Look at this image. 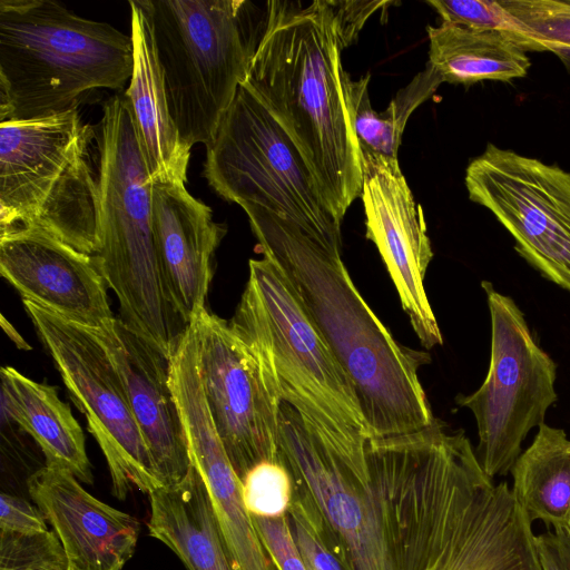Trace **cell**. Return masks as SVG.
Returning a JSON list of instances; mask_svg holds the SVG:
<instances>
[{
	"label": "cell",
	"mask_w": 570,
	"mask_h": 570,
	"mask_svg": "<svg viewBox=\"0 0 570 570\" xmlns=\"http://www.w3.org/2000/svg\"><path fill=\"white\" fill-rule=\"evenodd\" d=\"M95 136L78 109L0 122V234L38 230L96 255L100 185L91 167Z\"/></svg>",
	"instance_id": "obj_8"
},
{
	"label": "cell",
	"mask_w": 570,
	"mask_h": 570,
	"mask_svg": "<svg viewBox=\"0 0 570 570\" xmlns=\"http://www.w3.org/2000/svg\"><path fill=\"white\" fill-rule=\"evenodd\" d=\"M242 208L263 257L286 277L351 379L370 439L431 425L435 417L419 377L430 355L400 344L365 302L343 262L342 237L315 236L257 206Z\"/></svg>",
	"instance_id": "obj_2"
},
{
	"label": "cell",
	"mask_w": 570,
	"mask_h": 570,
	"mask_svg": "<svg viewBox=\"0 0 570 570\" xmlns=\"http://www.w3.org/2000/svg\"><path fill=\"white\" fill-rule=\"evenodd\" d=\"M279 454L295 488L318 510L348 570H393L367 461L326 445L287 404H281Z\"/></svg>",
	"instance_id": "obj_13"
},
{
	"label": "cell",
	"mask_w": 570,
	"mask_h": 570,
	"mask_svg": "<svg viewBox=\"0 0 570 570\" xmlns=\"http://www.w3.org/2000/svg\"><path fill=\"white\" fill-rule=\"evenodd\" d=\"M203 392L230 464L240 479L279 458L281 404L229 321L205 309L194 321Z\"/></svg>",
	"instance_id": "obj_14"
},
{
	"label": "cell",
	"mask_w": 570,
	"mask_h": 570,
	"mask_svg": "<svg viewBox=\"0 0 570 570\" xmlns=\"http://www.w3.org/2000/svg\"><path fill=\"white\" fill-rule=\"evenodd\" d=\"M48 530L46 518L38 507L20 497L1 493L0 531L31 533Z\"/></svg>",
	"instance_id": "obj_33"
},
{
	"label": "cell",
	"mask_w": 570,
	"mask_h": 570,
	"mask_svg": "<svg viewBox=\"0 0 570 570\" xmlns=\"http://www.w3.org/2000/svg\"><path fill=\"white\" fill-rule=\"evenodd\" d=\"M153 223L169 302L186 325L206 308L214 254L227 228L185 184L153 181Z\"/></svg>",
	"instance_id": "obj_20"
},
{
	"label": "cell",
	"mask_w": 570,
	"mask_h": 570,
	"mask_svg": "<svg viewBox=\"0 0 570 570\" xmlns=\"http://www.w3.org/2000/svg\"><path fill=\"white\" fill-rule=\"evenodd\" d=\"M371 73L357 80L344 71L343 92L351 122L361 150L389 158H397L399 147L411 114L431 98L443 82L438 72L426 63L404 88L400 89L387 108L376 112L368 95Z\"/></svg>",
	"instance_id": "obj_26"
},
{
	"label": "cell",
	"mask_w": 570,
	"mask_h": 570,
	"mask_svg": "<svg viewBox=\"0 0 570 570\" xmlns=\"http://www.w3.org/2000/svg\"><path fill=\"white\" fill-rule=\"evenodd\" d=\"M99 185L101 242L95 255L119 302V318L168 360L188 325L167 296L153 223V178L122 92L102 105Z\"/></svg>",
	"instance_id": "obj_6"
},
{
	"label": "cell",
	"mask_w": 570,
	"mask_h": 570,
	"mask_svg": "<svg viewBox=\"0 0 570 570\" xmlns=\"http://www.w3.org/2000/svg\"><path fill=\"white\" fill-rule=\"evenodd\" d=\"M189 449L200 473L235 570H277L247 511L242 481L234 471L214 425L199 372L194 365L175 370L170 377Z\"/></svg>",
	"instance_id": "obj_18"
},
{
	"label": "cell",
	"mask_w": 570,
	"mask_h": 570,
	"mask_svg": "<svg viewBox=\"0 0 570 570\" xmlns=\"http://www.w3.org/2000/svg\"><path fill=\"white\" fill-rule=\"evenodd\" d=\"M169 114L183 145L206 147L246 80L266 21L248 0H149Z\"/></svg>",
	"instance_id": "obj_7"
},
{
	"label": "cell",
	"mask_w": 570,
	"mask_h": 570,
	"mask_svg": "<svg viewBox=\"0 0 570 570\" xmlns=\"http://www.w3.org/2000/svg\"><path fill=\"white\" fill-rule=\"evenodd\" d=\"M328 1L334 13L336 32L342 49L354 41L366 20L380 7L393 3L391 1Z\"/></svg>",
	"instance_id": "obj_34"
},
{
	"label": "cell",
	"mask_w": 570,
	"mask_h": 570,
	"mask_svg": "<svg viewBox=\"0 0 570 570\" xmlns=\"http://www.w3.org/2000/svg\"><path fill=\"white\" fill-rule=\"evenodd\" d=\"M149 499V534L187 570H235L207 487L193 464L181 481L151 491Z\"/></svg>",
	"instance_id": "obj_22"
},
{
	"label": "cell",
	"mask_w": 570,
	"mask_h": 570,
	"mask_svg": "<svg viewBox=\"0 0 570 570\" xmlns=\"http://www.w3.org/2000/svg\"><path fill=\"white\" fill-rule=\"evenodd\" d=\"M464 180L469 198L511 234L518 254L570 293V173L488 144Z\"/></svg>",
	"instance_id": "obj_12"
},
{
	"label": "cell",
	"mask_w": 570,
	"mask_h": 570,
	"mask_svg": "<svg viewBox=\"0 0 570 570\" xmlns=\"http://www.w3.org/2000/svg\"><path fill=\"white\" fill-rule=\"evenodd\" d=\"M365 455L393 570H542L531 521L439 421L370 439Z\"/></svg>",
	"instance_id": "obj_1"
},
{
	"label": "cell",
	"mask_w": 570,
	"mask_h": 570,
	"mask_svg": "<svg viewBox=\"0 0 570 570\" xmlns=\"http://www.w3.org/2000/svg\"><path fill=\"white\" fill-rule=\"evenodd\" d=\"M546 50L570 52V0H499Z\"/></svg>",
	"instance_id": "obj_31"
},
{
	"label": "cell",
	"mask_w": 570,
	"mask_h": 570,
	"mask_svg": "<svg viewBox=\"0 0 570 570\" xmlns=\"http://www.w3.org/2000/svg\"><path fill=\"white\" fill-rule=\"evenodd\" d=\"M134 68L122 92L153 181L186 184L190 157L169 114L149 0H130Z\"/></svg>",
	"instance_id": "obj_21"
},
{
	"label": "cell",
	"mask_w": 570,
	"mask_h": 570,
	"mask_svg": "<svg viewBox=\"0 0 570 570\" xmlns=\"http://www.w3.org/2000/svg\"><path fill=\"white\" fill-rule=\"evenodd\" d=\"M247 511L255 517L277 518L287 514L295 491L291 471L281 458L264 461L250 469L242 480Z\"/></svg>",
	"instance_id": "obj_29"
},
{
	"label": "cell",
	"mask_w": 570,
	"mask_h": 570,
	"mask_svg": "<svg viewBox=\"0 0 570 570\" xmlns=\"http://www.w3.org/2000/svg\"><path fill=\"white\" fill-rule=\"evenodd\" d=\"M248 268L229 324L269 393L332 450L364 460L370 433L351 379L279 268L266 257L249 259Z\"/></svg>",
	"instance_id": "obj_4"
},
{
	"label": "cell",
	"mask_w": 570,
	"mask_h": 570,
	"mask_svg": "<svg viewBox=\"0 0 570 570\" xmlns=\"http://www.w3.org/2000/svg\"><path fill=\"white\" fill-rule=\"evenodd\" d=\"M206 150L204 176L223 199L267 209L315 236L342 237L304 158L246 83Z\"/></svg>",
	"instance_id": "obj_9"
},
{
	"label": "cell",
	"mask_w": 570,
	"mask_h": 570,
	"mask_svg": "<svg viewBox=\"0 0 570 570\" xmlns=\"http://www.w3.org/2000/svg\"><path fill=\"white\" fill-rule=\"evenodd\" d=\"M27 485L63 547L67 570H121L134 556L137 520L91 495L71 473L45 465Z\"/></svg>",
	"instance_id": "obj_19"
},
{
	"label": "cell",
	"mask_w": 570,
	"mask_h": 570,
	"mask_svg": "<svg viewBox=\"0 0 570 570\" xmlns=\"http://www.w3.org/2000/svg\"><path fill=\"white\" fill-rule=\"evenodd\" d=\"M361 151L365 236L377 247L421 344L428 350L442 345L424 286L433 250L423 209L415 202L397 158Z\"/></svg>",
	"instance_id": "obj_15"
},
{
	"label": "cell",
	"mask_w": 570,
	"mask_h": 570,
	"mask_svg": "<svg viewBox=\"0 0 570 570\" xmlns=\"http://www.w3.org/2000/svg\"><path fill=\"white\" fill-rule=\"evenodd\" d=\"M534 543L542 570H570V532L547 531Z\"/></svg>",
	"instance_id": "obj_35"
},
{
	"label": "cell",
	"mask_w": 570,
	"mask_h": 570,
	"mask_svg": "<svg viewBox=\"0 0 570 570\" xmlns=\"http://www.w3.org/2000/svg\"><path fill=\"white\" fill-rule=\"evenodd\" d=\"M481 286L491 317L489 370L481 386L470 395H458L456 403L475 417L474 452L493 479L510 472L528 433L544 423L558 397L557 364L535 342L517 303L488 281Z\"/></svg>",
	"instance_id": "obj_10"
},
{
	"label": "cell",
	"mask_w": 570,
	"mask_h": 570,
	"mask_svg": "<svg viewBox=\"0 0 570 570\" xmlns=\"http://www.w3.org/2000/svg\"><path fill=\"white\" fill-rule=\"evenodd\" d=\"M252 519L259 539L277 570H308L292 534L288 514L277 518L252 515Z\"/></svg>",
	"instance_id": "obj_32"
},
{
	"label": "cell",
	"mask_w": 570,
	"mask_h": 570,
	"mask_svg": "<svg viewBox=\"0 0 570 570\" xmlns=\"http://www.w3.org/2000/svg\"><path fill=\"white\" fill-rule=\"evenodd\" d=\"M2 407L45 454L46 465L92 482L81 426L57 390L36 382L11 366L1 368Z\"/></svg>",
	"instance_id": "obj_23"
},
{
	"label": "cell",
	"mask_w": 570,
	"mask_h": 570,
	"mask_svg": "<svg viewBox=\"0 0 570 570\" xmlns=\"http://www.w3.org/2000/svg\"><path fill=\"white\" fill-rule=\"evenodd\" d=\"M0 570H67V558L53 531H0Z\"/></svg>",
	"instance_id": "obj_30"
},
{
	"label": "cell",
	"mask_w": 570,
	"mask_h": 570,
	"mask_svg": "<svg viewBox=\"0 0 570 570\" xmlns=\"http://www.w3.org/2000/svg\"><path fill=\"white\" fill-rule=\"evenodd\" d=\"M119 372L127 397L164 485L181 481L191 461L170 382V360L119 317L92 330Z\"/></svg>",
	"instance_id": "obj_17"
},
{
	"label": "cell",
	"mask_w": 570,
	"mask_h": 570,
	"mask_svg": "<svg viewBox=\"0 0 570 570\" xmlns=\"http://www.w3.org/2000/svg\"><path fill=\"white\" fill-rule=\"evenodd\" d=\"M0 273L21 295L89 330L114 320L95 255L38 230L0 234Z\"/></svg>",
	"instance_id": "obj_16"
},
{
	"label": "cell",
	"mask_w": 570,
	"mask_h": 570,
	"mask_svg": "<svg viewBox=\"0 0 570 570\" xmlns=\"http://www.w3.org/2000/svg\"><path fill=\"white\" fill-rule=\"evenodd\" d=\"M448 22L478 31L499 32L514 41L523 51H547L535 35L500 1L492 0H429L426 1Z\"/></svg>",
	"instance_id": "obj_27"
},
{
	"label": "cell",
	"mask_w": 570,
	"mask_h": 570,
	"mask_svg": "<svg viewBox=\"0 0 570 570\" xmlns=\"http://www.w3.org/2000/svg\"><path fill=\"white\" fill-rule=\"evenodd\" d=\"M429 65L442 81L471 86L510 81L528 73L530 59L514 41L493 31H478L442 22L426 28Z\"/></svg>",
	"instance_id": "obj_24"
},
{
	"label": "cell",
	"mask_w": 570,
	"mask_h": 570,
	"mask_svg": "<svg viewBox=\"0 0 570 570\" xmlns=\"http://www.w3.org/2000/svg\"><path fill=\"white\" fill-rule=\"evenodd\" d=\"M23 305L106 458L112 494L125 500L132 490L149 494L163 487L121 376L96 333L36 303Z\"/></svg>",
	"instance_id": "obj_11"
},
{
	"label": "cell",
	"mask_w": 570,
	"mask_h": 570,
	"mask_svg": "<svg viewBox=\"0 0 570 570\" xmlns=\"http://www.w3.org/2000/svg\"><path fill=\"white\" fill-rule=\"evenodd\" d=\"M244 83L307 164L327 210L342 223L361 197L362 151L347 110L344 68L328 0L267 1Z\"/></svg>",
	"instance_id": "obj_3"
},
{
	"label": "cell",
	"mask_w": 570,
	"mask_h": 570,
	"mask_svg": "<svg viewBox=\"0 0 570 570\" xmlns=\"http://www.w3.org/2000/svg\"><path fill=\"white\" fill-rule=\"evenodd\" d=\"M287 514L292 534L308 570H348L307 494L295 488Z\"/></svg>",
	"instance_id": "obj_28"
},
{
	"label": "cell",
	"mask_w": 570,
	"mask_h": 570,
	"mask_svg": "<svg viewBox=\"0 0 570 570\" xmlns=\"http://www.w3.org/2000/svg\"><path fill=\"white\" fill-rule=\"evenodd\" d=\"M512 494L530 521L570 532V440L562 429L541 424L510 470Z\"/></svg>",
	"instance_id": "obj_25"
},
{
	"label": "cell",
	"mask_w": 570,
	"mask_h": 570,
	"mask_svg": "<svg viewBox=\"0 0 570 570\" xmlns=\"http://www.w3.org/2000/svg\"><path fill=\"white\" fill-rule=\"evenodd\" d=\"M131 37L52 0H0V122L77 110L95 90L120 91Z\"/></svg>",
	"instance_id": "obj_5"
}]
</instances>
